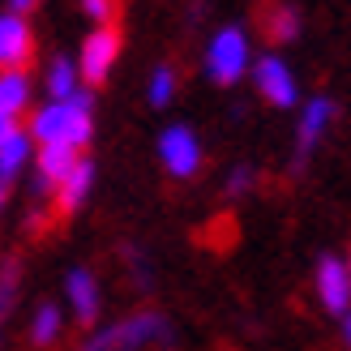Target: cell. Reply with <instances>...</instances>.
<instances>
[{
	"label": "cell",
	"instance_id": "obj_1",
	"mask_svg": "<svg viewBox=\"0 0 351 351\" xmlns=\"http://www.w3.org/2000/svg\"><path fill=\"white\" fill-rule=\"evenodd\" d=\"M26 129H30L39 150L60 146V150L82 154L95 137V99H90V90H82L77 99H43L39 108L26 116Z\"/></svg>",
	"mask_w": 351,
	"mask_h": 351
},
{
	"label": "cell",
	"instance_id": "obj_2",
	"mask_svg": "<svg viewBox=\"0 0 351 351\" xmlns=\"http://www.w3.org/2000/svg\"><path fill=\"white\" fill-rule=\"evenodd\" d=\"M171 343H176L171 322L154 308H142V313H129V317H120L112 326L90 330L82 351H146V347H171Z\"/></svg>",
	"mask_w": 351,
	"mask_h": 351
},
{
	"label": "cell",
	"instance_id": "obj_3",
	"mask_svg": "<svg viewBox=\"0 0 351 351\" xmlns=\"http://www.w3.org/2000/svg\"><path fill=\"white\" fill-rule=\"evenodd\" d=\"M253 39L244 26H219L206 43V56H202V69L215 86H236L253 73Z\"/></svg>",
	"mask_w": 351,
	"mask_h": 351
},
{
	"label": "cell",
	"instance_id": "obj_4",
	"mask_svg": "<svg viewBox=\"0 0 351 351\" xmlns=\"http://www.w3.org/2000/svg\"><path fill=\"white\" fill-rule=\"evenodd\" d=\"M154 150H159V163H163V171L171 180H193V176L202 171V163H206V146L189 125H167L159 133V146Z\"/></svg>",
	"mask_w": 351,
	"mask_h": 351
},
{
	"label": "cell",
	"instance_id": "obj_5",
	"mask_svg": "<svg viewBox=\"0 0 351 351\" xmlns=\"http://www.w3.org/2000/svg\"><path fill=\"white\" fill-rule=\"evenodd\" d=\"M253 90L270 103L278 112H291L300 108V82H295L291 64L278 56V51H266V56H257L253 64Z\"/></svg>",
	"mask_w": 351,
	"mask_h": 351
},
{
	"label": "cell",
	"instance_id": "obj_6",
	"mask_svg": "<svg viewBox=\"0 0 351 351\" xmlns=\"http://www.w3.org/2000/svg\"><path fill=\"white\" fill-rule=\"evenodd\" d=\"M313 291H317V304L335 317H347L351 313V261L326 253L313 270Z\"/></svg>",
	"mask_w": 351,
	"mask_h": 351
},
{
	"label": "cell",
	"instance_id": "obj_7",
	"mask_svg": "<svg viewBox=\"0 0 351 351\" xmlns=\"http://www.w3.org/2000/svg\"><path fill=\"white\" fill-rule=\"evenodd\" d=\"M116 60H120V34H116V26H90V34L82 39V51H77V64H82L86 86L108 82Z\"/></svg>",
	"mask_w": 351,
	"mask_h": 351
},
{
	"label": "cell",
	"instance_id": "obj_8",
	"mask_svg": "<svg viewBox=\"0 0 351 351\" xmlns=\"http://www.w3.org/2000/svg\"><path fill=\"white\" fill-rule=\"evenodd\" d=\"M64 308H69V317H73L77 326H95L99 322V313H103V287H99V278L95 270H86V266H73V270H64Z\"/></svg>",
	"mask_w": 351,
	"mask_h": 351
},
{
	"label": "cell",
	"instance_id": "obj_9",
	"mask_svg": "<svg viewBox=\"0 0 351 351\" xmlns=\"http://www.w3.org/2000/svg\"><path fill=\"white\" fill-rule=\"evenodd\" d=\"M34 159H39V146H34L30 129L22 125V120H0V180H5V189H9Z\"/></svg>",
	"mask_w": 351,
	"mask_h": 351
},
{
	"label": "cell",
	"instance_id": "obj_10",
	"mask_svg": "<svg viewBox=\"0 0 351 351\" xmlns=\"http://www.w3.org/2000/svg\"><path fill=\"white\" fill-rule=\"evenodd\" d=\"M335 125V103H330L326 95L300 103V116H295V163H304L313 150L322 146L326 129Z\"/></svg>",
	"mask_w": 351,
	"mask_h": 351
},
{
	"label": "cell",
	"instance_id": "obj_11",
	"mask_svg": "<svg viewBox=\"0 0 351 351\" xmlns=\"http://www.w3.org/2000/svg\"><path fill=\"white\" fill-rule=\"evenodd\" d=\"M34 60V30L22 13H0V69H26Z\"/></svg>",
	"mask_w": 351,
	"mask_h": 351
},
{
	"label": "cell",
	"instance_id": "obj_12",
	"mask_svg": "<svg viewBox=\"0 0 351 351\" xmlns=\"http://www.w3.org/2000/svg\"><path fill=\"white\" fill-rule=\"evenodd\" d=\"M34 112V77L26 69H0V120H22Z\"/></svg>",
	"mask_w": 351,
	"mask_h": 351
},
{
	"label": "cell",
	"instance_id": "obj_13",
	"mask_svg": "<svg viewBox=\"0 0 351 351\" xmlns=\"http://www.w3.org/2000/svg\"><path fill=\"white\" fill-rule=\"evenodd\" d=\"M39 82H43V95L47 99H77L86 90V77H82L77 56H51Z\"/></svg>",
	"mask_w": 351,
	"mask_h": 351
},
{
	"label": "cell",
	"instance_id": "obj_14",
	"mask_svg": "<svg viewBox=\"0 0 351 351\" xmlns=\"http://www.w3.org/2000/svg\"><path fill=\"white\" fill-rule=\"evenodd\" d=\"M90 189H95V163L82 154L77 167L56 184V193H51V197H56V206L64 210V215H77V210L86 206V197H90Z\"/></svg>",
	"mask_w": 351,
	"mask_h": 351
},
{
	"label": "cell",
	"instance_id": "obj_15",
	"mask_svg": "<svg viewBox=\"0 0 351 351\" xmlns=\"http://www.w3.org/2000/svg\"><path fill=\"white\" fill-rule=\"evenodd\" d=\"M77 159H82V154L60 150V146L39 150V159H34V193H56V184L77 167Z\"/></svg>",
	"mask_w": 351,
	"mask_h": 351
},
{
	"label": "cell",
	"instance_id": "obj_16",
	"mask_svg": "<svg viewBox=\"0 0 351 351\" xmlns=\"http://www.w3.org/2000/svg\"><path fill=\"white\" fill-rule=\"evenodd\" d=\"M64 322H69V308H64V304H51V300L39 304V308H34V317H30V326H26L30 347H39V351L56 347L60 335H64Z\"/></svg>",
	"mask_w": 351,
	"mask_h": 351
},
{
	"label": "cell",
	"instance_id": "obj_17",
	"mask_svg": "<svg viewBox=\"0 0 351 351\" xmlns=\"http://www.w3.org/2000/svg\"><path fill=\"white\" fill-rule=\"evenodd\" d=\"M176 90H180V77H176L171 64H154L150 69V82H146V103L150 108H171Z\"/></svg>",
	"mask_w": 351,
	"mask_h": 351
},
{
	"label": "cell",
	"instance_id": "obj_18",
	"mask_svg": "<svg viewBox=\"0 0 351 351\" xmlns=\"http://www.w3.org/2000/svg\"><path fill=\"white\" fill-rule=\"evenodd\" d=\"M270 39L274 43H295V39H300V13L287 9V5H278L270 13Z\"/></svg>",
	"mask_w": 351,
	"mask_h": 351
},
{
	"label": "cell",
	"instance_id": "obj_19",
	"mask_svg": "<svg viewBox=\"0 0 351 351\" xmlns=\"http://www.w3.org/2000/svg\"><path fill=\"white\" fill-rule=\"evenodd\" d=\"M253 180H257V176H253V167H249V163H236L232 171H227L223 189H227V197H244V193L253 189Z\"/></svg>",
	"mask_w": 351,
	"mask_h": 351
},
{
	"label": "cell",
	"instance_id": "obj_20",
	"mask_svg": "<svg viewBox=\"0 0 351 351\" xmlns=\"http://www.w3.org/2000/svg\"><path fill=\"white\" fill-rule=\"evenodd\" d=\"M82 13L90 17L95 26H112V17H116V0H82Z\"/></svg>",
	"mask_w": 351,
	"mask_h": 351
},
{
	"label": "cell",
	"instance_id": "obj_21",
	"mask_svg": "<svg viewBox=\"0 0 351 351\" xmlns=\"http://www.w3.org/2000/svg\"><path fill=\"white\" fill-rule=\"evenodd\" d=\"M5 9H9V13H22V17H26L30 9H39V0H5Z\"/></svg>",
	"mask_w": 351,
	"mask_h": 351
},
{
	"label": "cell",
	"instance_id": "obj_22",
	"mask_svg": "<svg viewBox=\"0 0 351 351\" xmlns=\"http://www.w3.org/2000/svg\"><path fill=\"white\" fill-rule=\"evenodd\" d=\"M343 343L351 347V313H347V317H343Z\"/></svg>",
	"mask_w": 351,
	"mask_h": 351
}]
</instances>
